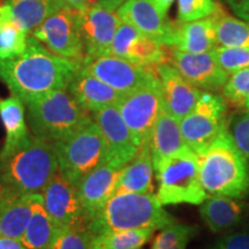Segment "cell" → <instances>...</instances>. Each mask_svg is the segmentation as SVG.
I'll return each mask as SVG.
<instances>
[{
  "label": "cell",
  "instance_id": "obj_1",
  "mask_svg": "<svg viewBox=\"0 0 249 249\" xmlns=\"http://www.w3.org/2000/svg\"><path fill=\"white\" fill-rule=\"evenodd\" d=\"M81 67V62L57 55L29 35L22 54L0 60V80L26 104L54 90L67 89Z\"/></svg>",
  "mask_w": 249,
  "mask_h": 249
},
{
  "label": "cell",
  "instance_id": "obj_2",
  "mask_svg": "<svg viewBox=\"0 0 249 249\" xmlns=\"http://www.w3.org/2000/svg\"><path fill=\"white\" fill-rule=\"evenodd\" d=\"M200 177L208 195L242 198L249 192V163L224 129L207 150L198 155Z\"/></svg>",
  "mask_w": 249,
  "mask_h": 249
},
{
  "label": "cell",
  "instance_id": "obj_3",
  "mask_svg": "<svg viewBox=\"0 0 249 249\" xmlns=\"http://www.w3.org/2000/svg\"><path fill=\"white\" fill-rule=\"evenodd\" d=\"M176 222L164 210L157 196L139 193H116L87 229L92 235L112 231L161 230Z\"/></svg>",
  "mask_w": 249,
  "mask_h": 249
},
{
  "label": "cell",
  "instance_id": "obj_4",
  "mask_svg": "<svg viewBox=\"0 0 249 249\" xmlns=\"http://www.w3.org/2000/svg\"><path fill=\"white\" fill-rule=\"evenodd\" d=\"M26 104L33 135L45 142L61 141L92 121L67 89L54 90Z\"/></svg>",
  "mask_w": 249,
  "mask_h": 249
},
{
  "label": "cell",
  "instance_id": "obj_5",
  "mask_svg": "<svg viewBox=\"0 0 249 249\" xmlns=\"http://www.w3.org/2000/svg\"><path fill=\"white\" fill-rule=\"evenodd\" d=\"M58 172L52 143L33 136L26 147L0 157V183L22 194L40 193Z\"/></svg>",
  "mask_w": 249,
  "mask_h": 249
},
{
  "label": "cell",
  "instance_id": "obj_6",
  "mask_svg": "<svg viewBox=\"0 0 249 249\" xmlns=\"http://www.w3.org/2000/svg\"><path fill=\"white\" fill-rule=\"evenodd\" d=\"M161 205H200L208 197L200 177L198 156L187 145L171 156L155 172Z\"/></svg>",
  "mask_w": 249,
  "mask_h": 249
},
{
  "label": "cell",
  "instance_id": "obj_7",
  "mask_svg": "<svg viewBox=\"0 0 249 249\" xmlns=\"http://www.w3.org/2000/svg\"><path fill=\"white\" fill-rule=\"evenodd\" d=\"M52 145L57 156L59 174L74 186L107 160V144L95 121H90Z\"/></svg>",
  "mask_w": 249,
  "mask_h": 249
},
{
  "label": "cell",
  "instance_id": "obj_8",
  "mask_svg": "<svg viewBox=\"0 0 249 249\" xmlns=\"http://www.w3.org/2000/svg\"><path fill=\"white\" fill-rule=\"evenodd\" d=\"M116 107L140 148L150 142L156 120L163 107L161 90L157 74L142 86L124 93Z\"/></svg>",
  "mask_w": 249,
  "mask_h": 249
},
{
  "label": "cell",
  "instance_id": "obj_9",
  "mask_svg": "<svg viewBox=\"0 0 249 249\" xmlns=\"http://www.w3.org/2000/svg\"><path fill=\"white\" fill-rule=\"evenodd\" d=\"M226 111L223 97L205 91L193 110L180 120L183 141L197 156L227 128Z\"/></svg>",
  "mask_w": 249,
  "mask_h": 249
},
{
  "label": "cell",
  "instance_id": "obj_10",
  "mask_svg": "<svg viewBox=\"0 0 249 249\" xmlns=\"http://www.w3.org/2000/svg\"><path fill=\"white\" fill-rule=\"evenodd\" d=\"M31 36L57 55L81 64L85 61L77 11L67 7L57 9L39 27L31 31Z\"/></svg>",
  "mask_w": 249,
  "mask_h": 249
},
{
  "label": "cell",
  "instance_id": "obj_11",
  "mask_svg": "<svg viewBox=\"0 0 249 249\" xmlns=\"http://www.w3.org/2000/svg\"><path fill=\"white\" fill-rule=\"evenodd\" d=\"M120 20L118 12L99 4L79 12V31L85 50V61L111 54L112 42Z\"/></svg>",
  "mask_w": 249,
  "mask_h": 249
},
{
  "label": "cell",
  "instance_id": "obj_12",
  "mask_svg": "<svg viewBox=\"0 0 249 249\" xmlns=\"http://www.w3.org/2000/svg\"><path fill=\"white\" fill-rule=\"evenodd\" d=\"M81 68L121 95L132 91L156 76L155 67L139 66L112 54L86 60Z\"/></svg>",
  "mask_w": 249,
  "mask_h": 249
},
{
  "label": "cell",
  "instance_id": "obj_13",
  "mask_svg": "<svg viewBox=\"0 0 249 249\" xmlns=\"http://www.w3.org/2000/svg\"><path fill=\"white\" fill-rule=\"evenodd\" d=\"M124 167V165L116 161L105 160L75 185L87 225L101 213L107 201L114 195Z\"/></svg>",
  "mask_w": 249,
  "mask_h": 249
},
{
  "label": "cell",
  "instance_id": "obj_14",
  "mask_svg": "<svg viewBox=\"0 0 249 249\" xmlns=\"http://www.w3.org/2000/svg\"><path fill=\"white\" fill-rule=\"evenodd\" d=\"M167 55V61L197 89L218 91L229 79V73L219 66L213 50L203 53H187L170 48Z\"/></svg>",
  "mask_w": 249,
  "mask_h": 249
},
{
  "label": "cell",
  "instance_id": "obj_15",
  "mask_svg": "<svg viewBox=\"0 0 249 249\" xmlns=\"http://www.w3.org/2000/svg\"><path fill=\"white\" fill-rule=\"evenodd\" d=\"M44 207L59 229H87L82 205L73 183L57 172L40 192Z\"/></svg>",
  "mask_w": 249,
  "mask_h": 249
},
{
  "label": "cell",
  "instance_id": "obj_16",
  "mask_svg": "<svg viewBox=\"0 0 249 249\" xmlns=\"http://www.w3.org/2000/svg\"><path fill=\"white\" fill-rule=\"evenodd\" d=\"M166 46L156 42L126 21L120 20L111 46V54L142 67H156L167 62Z\"/></svg>",
  "mask_w": 249,
  "mask_h": 249
},
{
  "label": "cell",
  "instance_id": "obj_17",
  "mask_svg": "<svg viewBox=\"0 0 249 249\" xmlns=\"http://www.w3.org/2000/svg\"><path fill=\"white\" fill-rule=\"evenodd\" d=\"M95 123L98 124L107 144V160L124 165L138 154L139 147L116 105L93 112Z\"/></svg>",
  "mask_w": 249,
  "mask_h": 249
},
{
  "label": "cell",
  "instance_id": "obj_18",
  "mask_svg": "<svg viewBox=\"0 0 249 249\" xmlns=\"http://www.w3.org/2000/svg\"><path fill=\"white\" fill-rule=\"evenodd\" d=\"M155 71L160 80L163 108L170 116L180 121L193 110L202 91L191 85L167 62L157 65Z\"/></svg>",
  "mask_w": 249,
  "mask_h": 249
},
{
  "label": "cell",
  "instance_id": "obj_19",
  "mask_svg": "<svg viewBox=\"0 0 249 249\" xmlns=\"http://www.w3.org/2000/svg\"><path fill=\"white\" fill-rule=\"evenodd\" d=\"M117 12L121 20L132 24L143 35L169 46L172 22L166 20L152 0H126Z\"/></svg>",
  "mask_w": 249,
  "mask_h": 249
},
{
  "label": "cell",
  "instance_id": "obj_20",
  "mask_svg": "<svg viewBox=\"0 0 249 249\" xmlns=\"http://www.w3.org/2000/svg\"><path fill=\"white\" fill-rule=\"evenodd\" d=\"M167 48L187 53L213 51L217 48L213 15L191 22H172V34Z\"/></svg>",
  "mask_w": 249,
  "mask_h": 249
},
{
  "label": "cell",
  "instance_id": "obj_21",
  "mask_svg": "<svg viewBox=\"0 0 249 249\" xmlns=\"http://www.w3.org/2000/svg\"><path fill=\"white\" fill-rule=\"evenodd\" d=\"M67 90L88 112H97L104 107L116 105L123 96L82 68L71 79Z\"/></svg>",
  "mask_w": 249,
  "mask_h": 249
},
{
  "label": "cell",
  "instance_id": "obj_22",
  "mask_svg": "<svg viewBox=\"0 0 249 249\" xmlns=\"http://www.w3.org/2000/svg\"><path fill=\"white\" fill-rule=\"evenodd\" d=\"M31 214V194L0 183V235L22 238Z\"/></svg>",
  "mask_w": 249,
  "mask_h": 249
},
{
  "label": "cell",
  "instance_id": "obj_23",
  "mask_svg": "<svg viewBox=\"0 0 249 249\" xmlns=\"http://www.w3.org/2000/svg\"><path fill=\"white\" fill-rule=\"evenodd\" d=\"M0 119L6 132L0 157H7L26 147L33 136L28 130L24 103L17 96L0 98Z\"/></svg>",
  "mask_w": 249,
  "mask_h": 249
},
{
  "label": "cell",
  "instance_id": "obj_24",
  "mask_svg": "<svg viewBox=\"0 0 249 249\" xmlns=\"http://www.w3.org/2000/svg\"><path fill=\"white\" fill-rule=\"evenodd\" d=\"M185 147H187V144L183 141L180 121L170 116L161 107L150 139L154 172L160 169V165L169 160L171 156Z\"/></svg>",
  "mask_w": 249,
  "mask_h": 249
},
{
  "label": "cell",
  "instance_id": "obj_25",
  "mask_svg": "<svg viewBox=\"0 0 249 249\" xmlns=\"http://www.w3.org/2000/svg\"><path fill=\"white\" fill-rule=\"evenodd\" d=\"M152 165L150 142L139 148L135 157L124 167L121 172L116 193H139V194H152ZM114 193V194H116Z\"/></svg>",
  "mask_w": 249,
  "mask_h": 249
},
{
  "label": "cell",
  "instance_id": "obj_26",
  "mask_svg": "<svg viewBox=\"0 0 249 249\" xmlns=\"http://www.w3.org/2000/svg\"><path fill=\"white\" fill-rule=\"evenodd\" d=\"M58 231L45 209L42 194H31V214L21 241L29 249H50Z\"/></svg>",
  "mask_w": 249,
  "mask_h": 249
},
{
  "label": "cell",
  "instance_id": "obj_27",
  "mask_svg": "<svg viewBox=\"0 0 249 249\" xmlns=\"http://www.w3.org/2000/svg\"><path fill=\"white\" fill-rule=\"evenodd\" d=\"M200 214L210 231L223 232L241 222L244 204L233 197L210 195L200 204Z\"/></svg>",
  "mask_w": 249,
  "mask_h": 249
},
{
  "label": "cell",
  "instance_id": "obj_28",
  "mask_svg": "<svg viewBox=\"0 0 249 249\" xmlns=\"http://www.w3.org/2000/svg\"><path fill=\"white\" fill-rule=\"evenodd\" d=\"M29 34L15 21L7 2L0 4V60L13 59L27 48Z\"/></svg>",
  "mask_w": 249,
  "mask_h": 249
},
{
  "label": "cell",
  "instance_id": "obj_29",
  "mask_svg": "<svg viewBox=\"0 0 249 249\" xmlns=\"http://www.w3.org/2000/svg\"><path fill=\"white\" fill-rule=\"evenodd\" d=\"M17 23L28 34L57 11L51 0H7Z\"/></svg>",
  "mask_w": 249,
  "mask_h": 249
},
{
  "label": "cell",
  "instance_id": "obj_30",
  "mask_svg": "<svg viewBox=\"0 0 249 249\" xmlns=\"http://www.w3.org/2000/svg\"><path fill=\"white\" fill-rule=\"evenodd\" d=\"M213 15L216 20L217 46L249 48V22L231 17L220 6Z\"/></svg>",
  "mask_w": 249,
  "mask_h": 249
},
{
  "label": "cell",
  "instance_id": "obj_31",
  "mask_svg": "<svg viewBox=\"0 0 249 249\" xmlns=\"http://www.w3.org/2000/svg\"><path fill=\"white\" fill-rule=\"evenodd\" d=\"M155 230L112 231L93 235L91 249H139L150 240Z\"/></svg>",
  "mask_w": 249,
  "mask_h": 249
},
{
  "label": "cell",
  "instance_id": "obj_32",
  "mask_svg": "<svg viewBox=\"0 0 249 249\" xmlns=\"http://www.w3.org/2000/svg\"><path fill=\"white\" fill-rule=\"evenodd\" d=\"M196 232L197 229L194 226L174 222L161 229V231L156 235L151 249H169L180 242L191 241Z\"/></svg>",
  "mask_w": 249,
  "mask_h": 249
},
{
  "label": "cell",
  "instance_id": "obj_33",
  "mask_svg": "<svg viewBox=\"0 0 249 249\" xmlns=\"http://www.w3.org/2000/svg\"><path fill=\"white\" fill-rule=\"evenodd\" d=\"M218 7L216 0H178V21L191 22L209 18Z\"/></svg>",
  "mask_w": 249,
  "mask_h": 249
},
{
  "label": "cell",
  "instance_id": "obj_34",
  "mask_svg": "<svg viewBox=\"0 0 249 249\" xmlns=\"http://www.w3.org/2000/svg\"><path fill=\"white\" fill-rule=\"evenodd\" d=\"M223 95L233 104L242 105L249 99V67L231 74L223 87Z\"/></svg>",
  "mask_w": 249,
  "mask_h": 249
},
{
  "label": "cell",
  "instance_id": "obj_35",
  "mask_svg": "<svg viewBox=\"0 0 249 249\" xmlns=\"http://www.w3.org/2000/svg\"><path fill=\"white\" fill-rule=\"evenodd\" d=\"M92 238L88 229H59L50 249H91Z\"/></svg>",
  "mask_w": 249,
  "mask_h": 249
},
{
  "label": "cell",
  "instance_id": "obj_36",
  "mask_svg": "<svg viewBox=\"0 0 249 249\" xmlns=\"http://www.w3.org/2000/svg\"><path fill=\"white\" fill-rule=\"evenodd\" d=\"M213 54L219 66L229 74L249 67V48L217 46L213 50Z\"/></svg>",
  "mask_w": 249,
  "mask_h": 249
},
{
  "label": "cell",
  "instance_id": "obj_37",
  "mask_svg": "<svg viewBox=\"0 0 249 249\" xmlns=\"http://www.w3.org/2000/svg\"><path fill=\"white\" fill-rule=\"evenodd\" d=\"M227 130L236 147L249 163V111L236 113L230 118Z\"/></svg>",
  "mask_w": 249,
  "mask_h": 249
},
{
  "label": "cell",
  "instance_id": "obj_38",
  "mask_svg": "<svg viewBox=\"0 0 249 249\" xmlns=\"http://www.w3.org/2000/svg\"><path fill=\"white\" fill-rule=\"evenodd\" d=\"M213 249H249V232L240 231L223 236Z\"/></svg>",
  "mask_w": 249,
  "mask_h": 249
},
{
  "label": "cell",
  "instance_id": "obj_39",
  "mask_svg": "<svg viewBox=\"0 0 249 249\" xmlns=\"http://www.w3.org/2000/svg\"><path fill=\"white\" fill-rule=\"evenodd\" d=\"M236 17L249 22V0H227Z\"/></svg>",
  "mask_w": 249,
  "mask_h": 249
},
{
  "label": "cell",
  "instance_id": "obj_40",
  "mask_svg": "<svg viewBox=\"0 0 249 249\" xmlns=\"http://www.w3.org/2000/svg\"><path fill=\"white\" fill-rule=\"evenodd\" d=\"M62 7H67L77 12H83L91 6L98 4V0H60Z\"/></svg>",
  "mask_w": 249,
  "mask_h": 249
},
{
  "label": "cell",
  "instance_id": "obj_41",
  "mask_svg": "<svg viewBox=\"0 0 249 249\" xmlns=\"http://www.w3.org/2000/svg\"><path fill=\"white\" fill-rule=\"evenodd\" d=\"M0 249H29L20 239L0 235Z\"/></svg>",
  "mask_w": 249,
  "mask_h": 249
},
{
  "label": "cell",
  "instance_id": "obj_42",
  "mask_svg": "<svg viewBox=\"0 0 249 249\" xmlns=\"http://www.w3.org/2000/svg\"><path fill=\"white\" fill-rule=\"evenodd\" d=\"M152 2L156 5V7L160 11V13L166 17L167 12L172 4L174 2V0H152Z\"/></svg>",
  "mask_w": 249,
  "mask_h": 249
},
{
  "label": "cell",
  "instance_id": "obj_43",
  "mask_svg": "<svg viewBox=\"0 0 249 249\" xmlns=\"http://www.w3.org/2000/svg\"><path fill=\"white\" fill-rule=\"evenodd\" d=\"M124 2V0H98V4L110 11H116Z\"/></svg>",
  "mask_w": 249,
  "mask_h": 249
},
{
  "label": "cell",
  "instance_id": "obj_44",
  "mask_svg": "<svg viewBox=\"0 0 249 249\" xmlns=\"http://www.w3.org/2000/svg\"><path fill=\"white\" fill-rule=\"evenodd\" d=\"M51 1H52V4H53L58 9L59 8H62V5H61L60 0H51Z\"/></svg>",
  "mask_w": 249,
  "mask_h": 249
},
{
  "label": "cell",
  "instance_id": "obj_45",
  "mask_svg": "<svg viewBox=\"0 0 249 249\" xmlns=\"http://www.w3.org/2000/svg\"><path fill=\"white\" fill-rule=\"evenodd\" d=\"M245 107H246V108H247V110L249 111V99H248V101H247V102H246V103H245Z\"/></svg>",
  "mask_w": 249,
  "mask_h": 249
},
{
  "label": "cell",
  "instance_id": "obj_46",
  "mask_svg": "<svg viewBox=\"0 0 249 249\" xmlns=\"http://www.w3.org/2000/svg\"><path fill=\"white\" fill-rule=\"evenodd\" d=\"M139 249H141V248H139Z\"/></svg>",
  "mask_w": 249,
  "mask_h": 249
},
{
  "label": "cell",
  "instance_id": "obj_47",
  "mask_svg": "<svg viewBox=\"0 0 249 249\" xmlns=\"http://www.w3.org/2000/svg\"><path fill=\"white\" fill-rule=\"evenodd\" d=\"M124 1H126V0H124Z\"/></svg>",
  "mask_w": 249,
  "mask_h": 249
}]
</instances>
